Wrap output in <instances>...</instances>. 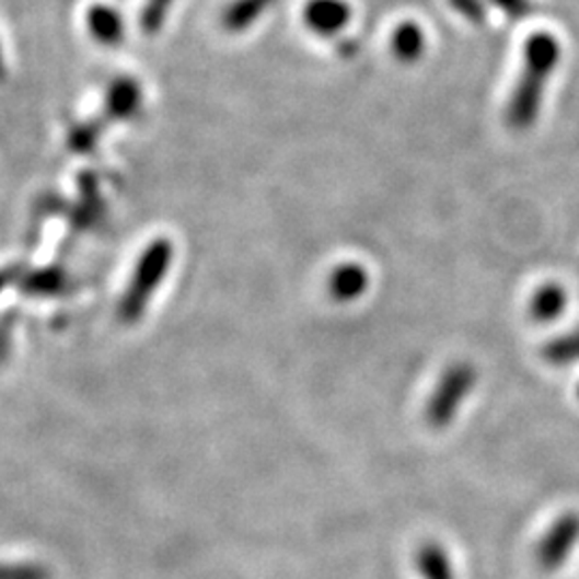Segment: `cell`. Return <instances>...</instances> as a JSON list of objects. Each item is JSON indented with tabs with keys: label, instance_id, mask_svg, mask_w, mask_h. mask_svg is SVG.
I'll return each instance as SVG.
<instances>
[{
	"label": "cell",
	"instance_id": "4",
	"mask_svg": "<svg viewBox=\"0 0 579 579\" xmlns=\"http://www.w3.org/2000/svg\"><path fill=\"white\" fill-rule=\"evenodd\" d=\"M579 541V516L578 513H565L560 516L549 530L543 534V539L536 545V565L545 574H554L574 554Z\"/></svg>",
	"mask_w": 579,
	"mask_h": 579
},
{
	"label": "cell",
	"instance_id": "9",
	"mask_svg": "<svg viewBox=\"0 0 579 579\" xmlns=\"http://www.w3.org/2000/svg\"><path fill=\"white\" fill-rule=\"evenodd\" d=\"M391 48L397 60L415 62L425 54L427 37L417 22H402L393 33Z\"/></svg>",
	"mask_w": 579,
	"mask_h": 579
},
{
	"label": "cell",
	"instance_id": "11",
	"mask_svg": "<svg viewBox=\"0 0 579 579\" xmlns=\"http://www.w3.org/2000/svg\"><path fill=\"white\" fill-rule=\"evenodd\" d=\"M417 569L422 579H455L447 549L436 541L422 543L417 554Z\"/></svg>",
	"mask_w": 579,
	"mask_h": 579
},
{
	"label": "cell",
	"instance_id": "12",
	"mask_svg": "<svg viewBox=\"0 0 579 579\" xmlns=\"http://www.w3.org/2000/svg\"><path fill=\"white\" fill-rule=\"evenodd\" d=\"M273 2L275 0H234L223 13V26L230 33H243L263 18L264 11L273 7Z\"/></svg>",
	"mask_w": 579,
	"mask_h": 579
},
{
	"label": "cell",
	"instance_id": "8",
	"mask_svg": "<svg viewBox=\"0 0 579 579\" xmlns=\"http://www.w3.org/2000/svg\"><path fill=\"white\" fill-rule=\"evenodd\" d=\"M91 35L104 46H118L125 37V22L120 13L107 4H93L86 15Z\"/></svg>",
	"mask_w": 579,
	"mask_h": 579
},
{
	"label": "cell",
	"instance_id": "16",
	"mask_svg": "<svg viewBox=\"0 0 579 579\" xmlns=\"http://www.w3.org/2000/svg\"><path fill=\"white\" fill-rule=\"evenodd\" d=\"M489 2H494V7L500 9L511 20H524L532 11L530 0H489Z\"/></svg>",
	"mask_w": 579,
	"mask_h": 579
},
{
	"label": "cell",
	"instance_id": "5",
	"mask_svg": "<svg viewBox=\"0 0 579 579\" xmlns=\"http://www.w3.org/2000/svg\"><path fill=\"white\" fill-rule=\"evenodd\" d=\"M352 20V7L346 0H310L305 7L308 26L322 37L339 35Z\"/></svg>",
	"mask_w": 579,
	"mask_h": 579
},
{
	"label": "cell",
	"instance_id": "15",
	"mask_svg": "<svg viewBox=\"0 0 579 579\" xmlns=\"http://www.w3.org/2000/svg\"><path fill=\"white\" fill-rule=\"evenodd\" d=\"M449 2L462 18H466L468 22H474V24H480L487 18L483 0H449Z\"/></svg>",
	"mask_w": 579,
	"mask_h": 579
},
{
	"label": "cell",
	"instance_id": "19",
	"mask_svg": "<svg viewBox=\"0 0 579 579\" xmlns=\"http://www.w3.org/2000/svg\"><path fill=\"white\" fill-rule=\"evenodd\" d=\"M578 393H579V389H578Z\"/></svg>",
	"mask_w": 579,
	"mask_h": 579
},
{
	"label": "cell",
	"instance_id": "3",
	"mask_svg": "<svg viewBox=\"0 0 579 579\" xmlns=\"http://www.w3.org/2000/svg\"><path fill=\"white\" fill-rule=\"evenodd\" d=\"M476 378V369L466 361L451 363L440 373L425 410V419L431 429H447L455 421L464 402L473 393Z\"/></svg>",
	"mask_w": 579,
	"mask_h": 579
},
{
	"label": "cell",
	"instance_id": "2",
	"mask_svg": "<svg viewBox=\"0 0 579 579\" xmlns=\"http://www.w3.org/2000/svg\"><path fill=\"white\" fill-rule=\"evenodd\" d=\"M172 263V243L165 239H158L153 245L147 247L142 258L138 260L136 273L127 286V292L120 299L118 316L125 322H136L144 314L149 299L155 294L159 283L163 281L167 268Z\"/></svg>",
	"mask_w": 579,
	"mask_h": 579
},
{
	"label": "cell",
	"instance_id": "13",
	"mask_svg": "<svg viewBox=\"0 0 579 579\" xmlns=\"http://www.w3.org/2000/svg\"><path fill=\"white\" fill-rule=\"evenodd\" d=\"M543 359L556 368L563 366H574L579 361V328H574L569 333H563L547 341L541 350Z\"/></svg>",
	"mask_w": 579,
	"mask_h": 579
},
{
	"label": "cell",
	"instance_id": "1",
	"mask_svg": "<svg viewBox=\"0 0 579 579\" xmlns=\"http://www.w3.org/2000/svg\"><path fill=\"white\" fill-rule=\"evenodd\" d=\"M560 54V42L552 33L541 31L528 37L524 44V65L505 109V120L511 129L526 131L536 123Z\"/></svg>",
	"mask_w": 579,
	"mask_h": 579
},
{
	"label": "cell",
	"instance_id": "14",
	"mask_svg": "<svg viewBox=\"0 0 579 579\" xmlns=\"http://www.w3.org/2000/svg\"><path fill=\"white\" fill-rule=\"evenodd\" d=\"M170 7H172V0H147L142 9V28L147 35H155L161 31Z\"/></svg>",
	"mask_w": 579,
	"mask_h": 579
},
{
	"label": "cell",
	"instance_id": "7",
	"mask_svg": "<svg viewBox=\"0 0 579 579\" xmlns=\"http://www.w3.org/2000/svg\"><path fill=\"white\" fill-rule=\"evenodd\" d=\"M567 310V290L556 283H543L530 299V317L536 324H549L565 314Z\"/></svg>",
	"mask_w": 579,
	"mask_h": 579
},
{
	"label": "cell",
	"instance_id": "18",
	"mask_svg": "<svg viewBox=\"0 0 579 579\" xmlns=\"http://www.w3.org/2000/svg\"><path fill=\"white\" fill-rule=\"evenodd\" d=\"M0 69H2V60H0Z\"/></svg>",
	"mask_w": 579,
	"mask_h": 579
},
{
	"label": "cell",
	"instance_id": "6",
	"mask_svg": "<svg viewBox=\"0 0 579 579\" xmlns=\"http://www.w3.org/2000/svg\"><path fill=\"white\" fill-rule=\"evenodd\" d=\"M369 288V273L359 263L339 264L328 277V292L339 303H352L361 299Z\"/></svg>",
	"mask_w": 579,
	"mask_h": 579
},
{
	"label": "cell",
	"instance_id": "10",
	"mask_svg": "<svg viewBox=\"0 0 579 579\" xmlns=\"http://www.w3.org/2000/svg\"><path fill=\"white\" fill-rule=\"evenodd\" d=\"M140 104L142 93L134 80H116L107 91L106 109L112 118H129Z\"/></svg>",
	"mask_w": 579,
	"mask_h": 579
},
{
	"label": "cell",
	"instance_id": "17",
	"mask_svg": "<svg viewBox=\"0 0 579 579\" xmlns=\"http://www.w3.org/2000/svg\"><path fill=\"white\" fill-rule=\"evenodd\" d=\"M2 283H4V279H2V275H0V288H2Z\"/></svg>",
	"mask_w": 579,
	"mask_h": 579
}]
</instances>
